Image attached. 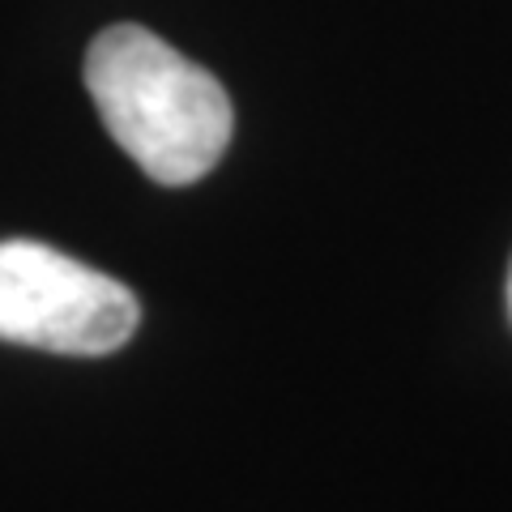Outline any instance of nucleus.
I'll return each mask as SVG.
<instances>
[{"label":"nucleus","instance_id":"obj_3","mask_svg":"<svg viewBox=\"0 0 512 512\" xmlns=\"http://www.w3.org/2000/svg\"><path fill=\"white\" fill-rule=\"evenodd\" d=\"M508 316H512V265H508Z\"/></svg>","mask_w":512,"mask_h":512},{"label":"nucleus","instance_id":"obj_2","mask_svg":"<svg viewBox=\"0 0 512 512\" xmlns=\"http://www.w3.org/2000/svg\"><path fill=\"white\" fill-rule=\"evenodd\" d=\"M137 320L141 303L124 282L39 239L0 244V342L52 355H111L133 338Z\"/></svg>","mask_w":512,"mask_h":512},{"label":"nucleus","instance_id":"obj_1","mask_svg":"<svg viewBox=\"0 0 512 512\" xmlns=\"http://www.w3.org/2000/svg\"><path fill=\"white\" fill-rule=\"evenodd\" d=\"M86 90L111 141L154 184H197L231 146L235 111L222 82L146 26L120 22L94 35Z\"/></svg>","mask_w":512,"mask_h":512}]
</instances>
